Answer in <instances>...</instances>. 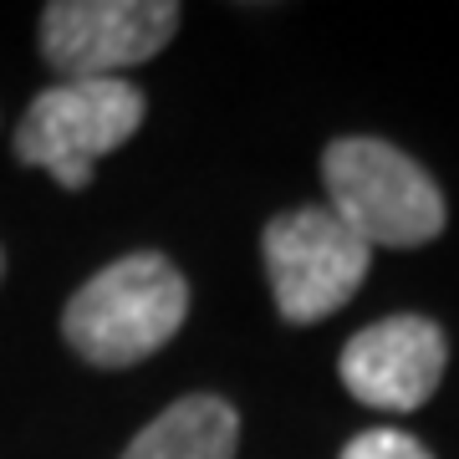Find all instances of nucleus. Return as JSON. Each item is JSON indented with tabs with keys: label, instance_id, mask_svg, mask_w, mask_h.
Returning <instances> with one entry per match:
<instances>
[{
	"label": "nucleus",
	"instance_id": "nucleus-1",
	"mask_svg": "<svg viewBox=\"0 0 459 459\" xmlns=\"http://www.w3.org/2000/svg\"><path fill=\"white\" fill-rule=\"evenodd\" d=\"M189 316V281L159 250H133L102 265L66 301L62 337L92 368H133L153 358Z\"/></svg>",
	"mask_w": 459,
	"mask_h": 459
},
{
	"label": "nucleus",
	"instance_id": "nucleus-7",
	"mask_svg": "<svg viewBox=\"0 0 459 459\" xmlns=\"http://www.w3.org/2000/svg\"><path fill=\"white\" fill-rule=\"evenodd\" d=\"M235 444H240V413L214 394H189L169 403L123 449V459H235Z\"/></svg>",
	"mask_w": 459,
	"mask_h": 459
},
{
	"label": "nucleus",
	"instance_id": "nucleus-2",
	"mask_svg": "<svg viewBox=\"0 0 459 459\" xmlns=\"http://www.w3.org/2000/svg\"><path fill=\"white\" fill-rule=\"evenodd\" d=\"M327 210L362 246L413 250L444 230V195L409 153L383 138H337L322 153Z\"/></svg>",
	"mask_w": 459,
	"mask_h": 459
},
{
	"label": "nucleus",
	"instance_id": "nucleus-4",
	"mask_svg": "<svg viewBox=\"0 0 459 459\" xmlns=\"http://www.w3.org/2000/svg\"><path fill=\"white\" fill-rule=\"evenodd\" d=\"M265 276L276 291V312L291 327H312L342 312L368 281L373 250L327 210V204H301L265 225Z\"/></svg>",
	"mask_w": 459,
	"mask_h": 459
},
{
	"label": "nucleus",
	"instance_id": "nucleus-3",
	"mask_svg": "<svg viewBox=\"0 0 459 459\" xmlns=\"http://www.w3.org/2000/svg\"><path fill=\"white\" fill-rule=\"evenodd\" d=\"M148 98L128 77H87L36 92L16 128V159L47 169L62 189H87L102 153L143 128Z\"/></svg>",
	"mask_w": 459,
	"mask_h": 459
},
{
	"label": "nucleus",
	"instance_id": "nucleus-9",
	"mask_svg": "<svg viewBox=\"0 0 459 459\" xmlns=\"http://www.w3.org/2000/svg\"><path fill=\"white\" fill-rule=\"evenodd\" d=\"M0 271H5V255H0Z\"/></svg>",
	"mask_w": 459,
	"mask_h": 459
},
{
	"label": "nucleus",
	"instance_id": "nucleus-5",
	"mask_svg": "<svg viewBox=\"0 0 459 459\" xmlns=\"http://www.w3.org/2000/svg\"><path fill=\"white\" fill-rule=\"evenodd\" d=\"M179 31V5L169 0H51L41 11V51L62 82L123 77L159 56Z\"/></svg>",
	"mask_w": 459,
	"mask_h": 459
},
{
	"label": "nucleus",
	"instance_id": "nucleus-8",
	"mask_svg": "<svg viewBox=\"0 0 459 459\" xmlns=\"http://www.w3.org/2000/svg\"><path fill=\"white\" fill-rule=\"evenodd\" d=\"M337 459H434V455L413 434H403V429H368Z\"/></svg>",
	"mask_w": 459,
	"mask_h": 459
},
{
	"label": "nucleus",
	"instance_id": "nucleus-6",
	"mask_svg": "<svg viewBox=\"0 0 459 459\" xmlns=\"http://www.w3.org/2000/svg\"><path fill=\"white\" fill-rule=\"evenodd\" d=\"M449 362L444 327L429 316H383L342 347V373L347 394L383 413H413L424 409Z\"/></svg>",
	"mask_w": 459,
	"mask_h": 459
}]
</instances>
